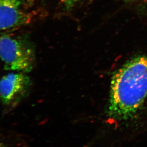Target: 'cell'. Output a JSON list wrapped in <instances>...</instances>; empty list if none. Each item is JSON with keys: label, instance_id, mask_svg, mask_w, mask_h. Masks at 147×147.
Here are the masks:
<instances>
[{"label": "cell", "instance_id": "1", "mask_svg": "<svg viewBox=\"0 0 147 147\" xmlns=\"http://www.w3.org/2000/svg\"><path fill=\"white\" fill-rule=\"evenodd\" d=\"M147 96V57L139 55L126 63L114 74L107 114L111 119H134Z\"/></svg>", "mask_w": 147, "mask_h": 147}, {"label": "cell", "instance_id": "2", "mask_svg": "<svg viewBox=\"0 0 147 147\" xmlns=\"http://www.w3.org/2000/svg\"><path fill=\"white\" fill-rule=\"evenodd\" d=\"M0 59L6 70L27 73L34 67L35 48L27 37L5 34L0 37Z\"/></svg>", "mask_w": 147, "mask_h": 147}, {"label": "cell", "instance_id": "3", "mask_svg": "<svg viewBox=\"0 0 147 147\" xmlns=\"http://www.w3.org/2000/svg\"><path fill=\"white\" fill-rule=\"evenodd\" d=\"M32 7V0H0V32L28 24Z\"/></svg>", "mask_w": 147, "mask_h": 147}, {"label": "cell", "instance_id": "4", "mask_svg": "<svg viewBox=\"0 0 147 147\" xmlns=\"http://www.w3.org/2000/svg\"><path fill=\"white\" fill-rule=\"evenodd\" d=\"M26 73L11 72L0 79V100L5 106L16 105L27 95L31 86Z\"/></svg>", "mask_w": 147, "mask_h": 147}, {"label": "cell", "instance_id": "5", "mask_svg": "<svg viewBox=\"0 0 147 147\" xmlns=\"http://www.w3.org/2000/svg\"><path fill=\"white\" fill-rule=\"evenodd\" d=\"M78 1V0H62L64 6L68 10L72 8Z\"/></svg>", "mask_w": 147, "mask_h": 147}, {"label": "cell", "instance_id": "6", "mask_svg": "<svg viewBox=\"0 0 147 147\" xmlns=\"http://www.w3.org/2000/svg\"><path fill=\"white\" fill-rule=\"evenodd\" d=\"M0 147H8L3 142L0 140Z\"/></svg>", "mask_w": 147, "mask_h": 147}, {"label": "cell", "instance_id": "7", "mask_svg": "<svg viewBox=\"0 0 147 147\" xmlns=\"http://www.w3.org/2000/svg\"><path fill=\"white\" fill-rule=\"evenodd\" d=\"M124 1H130V0H124Z\"/></svg>", "mask_w": 147, "mask_h": 147}]
</instances>
